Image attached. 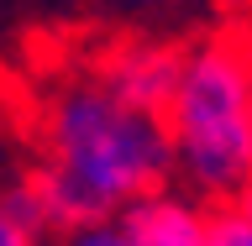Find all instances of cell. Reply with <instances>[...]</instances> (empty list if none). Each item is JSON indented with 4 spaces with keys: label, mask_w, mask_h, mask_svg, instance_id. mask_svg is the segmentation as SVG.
<instances>
[{
    "label": "cell",
    "mask_w": 252,
    "mask_h": 246,
    "mask_svg": "<svg viewBox=\"0 0 252 246\" xmlns=\"http://www.w3.org/2000/svg\"><path fill=\"white\" fill-rule=\"evenodd\" d=\"M32 168L42 178L58 236L79 220L121 215L131 199L173 184L163 115L147 105H131L90 68L63 79L42 100V131H37Z\"/></svg>",
    "instance_id": "cell-1"
},
{
    "label": "cell",
    "mask_w": 252,
    "mask_h": 246,
    "mask_svg": "<svg viewBox=\"0 0 252 246\" xmlns=\"http://www.w3.org/2000/svg\"><path fill=\"white\" fill-rule=\"evenodd\" d=\"M173 184L231 204L252 184V27L220 21L184 42L173 94L163 100Z\"/></svg>",
    "instance_id": "cell-2"
},
{
    "label": "cell",
    "mask_w": 252,
    "mask_h": 246,
    "mask_svg": "<svg viewBox=\"0 0 252 246\" xmlns=\"http://www.w3.org/2000/svg\"><path fill=\"white\" fill-rule=\"evenodd\" d=\"M179 58H184V42H168V37H121V42L100 47L90 74L105 79L110 89L126 94L131 105H147V110L163 115V100L173 94V79H179Z\"/></svg>",
    "instance_id": "cell-3"
},
{
    "label": "cell",
    "mask_w": 252,
    "mask_h": 246,
    "mask_svg": "<svg viewBox=\"0 0 252 246\" xmlns=\"http://www.w3.org/2000/svg\"><path fill=\"white\" fill-rule=\"evenodd\" d=\"M210 210L216 204L189 194L184 184H163L153 194H142L121 210V231L131 246H205L210 236Z\"/></svg>",
    "instance_id": "cell-4"
},
{
    "label": "cell",
    "mask_w": 252,
    "mask_h": 246,
    "mask_svg": "<svg viewBox=\"0 0 252 246\" xmlns=\"http://www.w3.org/2000/svg\"><path fill=\"white\" fill-rule=\"evenodd\" d=\"M205 246H252V215L236 199L216 204V210H210V236H205Z\"/></svg>",
    "instance_id": "cell-5"
},
{
    "label": "cell",
    "mask_w": 252,
    "mask_h": 246,
    "mask_svg": "<svg viewBox=\"0 0 252 246\" xmlns=\"http://www.w3.org/2000/svg\"><path fill=\"white\" fill-rule=\"evenodd\" d=\"M53 246H131V241H126L121 220L105 215V220H79V225H68Z\"/></svg>",
    "instance_id": "cell-6"
},
{
    "label": "cell",
    "mask_w": 252,
    "mask_h": 246,
    "mask_svg": "<svg viewBox=\"0 0 252 246\" xmlns=\"http://www.w3.org/2000/svg\"><path fill=\"white\" fill-rule=\"evenodd\" d=\"M0 246H47L42 236L32 231V225L16 215L11 204H5V194H0Z\"/></svg>",
    "instance_id": "cell-7"
},
{
    "label": "cell",
    "mask_w": 252,
    "mask_h": 246,
    "mask_svg": "<svg viewBox=\"0 0 252 246\" xmlns=\"http://www.w3.org/2000/svg\"><path fill=\"white\" fill-rule=\"evenodd\" d=\"M210 11H216L220 21H242V27H252V0H210Z\"/></svg>",
    "instance_id": "cell-8"
},
{
    "label": "cell",
    "mask_w": 252,
    "mask_h": 246,
    "mask_svg": "<svg viewBox=\"0 0 252 246\" xmlns=\"http://www.w3.org/2000/svg\"><path fill=\"white\" fill-rule=\"evenodd\" d=\"M110 5H121V11H137V16H158V11H173V5H184V0H110Z\"/></svg>",
    "instance_id": "cell-9"
},
{
    "label": "cell",
    "mask_w": 252,
    "mask_h": 246,
    "mask_svg": "<svg viewBox=\"0 0 252 246\" xmlns=\"http://www.w3.org/2000/svg\"><path fill=\"white\" fill-rule=\"evenodd\" d=\"M236 204H242V210H247V215H252V184H247V194H242V199H236Z\"/></svg>",
    "instance_id": "cell-10"
}]
</instances>
